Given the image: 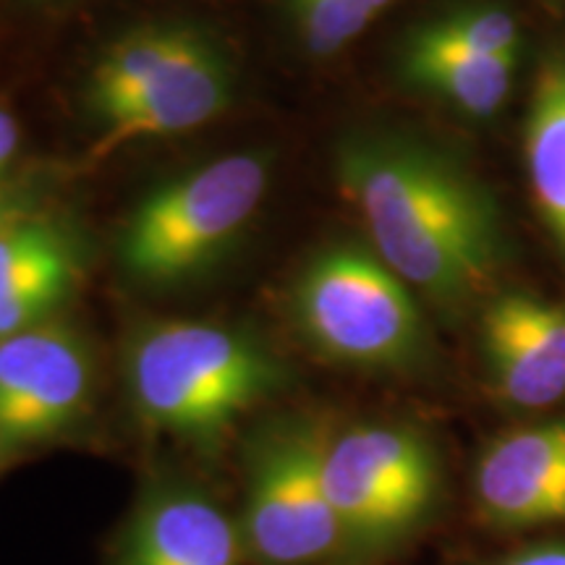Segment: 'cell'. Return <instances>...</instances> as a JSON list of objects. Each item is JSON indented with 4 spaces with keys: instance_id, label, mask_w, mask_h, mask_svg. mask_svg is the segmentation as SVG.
<instances>
[{
    "instance_id": "cell-12",
    "label": "cell",
    "mask_w": 565,
    "mask_h": 565,
    "mask_svg": "<svg viewBox=\"0 0 565 565\" xmlns=\"http://www.w3.org/2000/svg\"><path fill=\"white\" fill-rule=\"evenodd\" d=\"M74 275V254L58 231L11 223L0 231V341L47 322Z\"/></svg>"
},
{
    "instance_id": "cell-6",
    "label": "cell",
    "mask_w": 565,
    "mask_h": 565,
    "mask_svg": "<svg viewBox=\"0 0 565 565\" xmlns=\"http://www.w3.org/2000/svg\"><path fill=\"white\" fill-rule=\"evenodd\" d=\"M324 487L343 545L380 547L406 536L437 500V458L408 427L359 424L330 437Z\"/></svg>"
},
{
    "instance_id": "cell-9",
    "label": "cell",
    "mask_w": 565,
    "mask_h": 565,
    "mask_svg": "<svg viewBox=\"0 0 565 565\" xmlns=\"http://www.w3.org/2000/svg\"><path fill=\"white\" fill-rule=\"evenodd\" d=\"M482 353L508 404H557L565 398V307L526 294L500 296L482 317Z\"/></svg>"
},
{
    "instance_id": "cell-5",
    "label": "cell",
    "mask_w": 565,
    "mask_h": 565,
    "mask_svg": "<svg viewBox=\"0 0 565 565\" xmlns=\"http://www.w3.org/2000/svg\"><path fill=\"white\" fill-rule=\"evenodd\" d=\"M328 433L309 422L282 424L254 445L238 515L246 561L307 565L343 545L324 487Z\"/></svg>"
},
{
    "instance_id": "cell-15",
    "label": "cell",
    "mask_w": 565,
    "mask_h": 565,
    "mask_svg": "<svg viewBox=\"0 0 565 565\" xmlns=\"http://www.w3.org/2000/svg\"><path fill=\"white\" fill-rule=\"evenodd\" d=\"M524 139L536 210L565 252V61L550 63L540 74Z\"/></svg>"
},
{
    "instance_id": "cell-7",
    "label": "cell",
    "mask_w": 565,
    "mask_h": 565,
    "mask_svg": "<svg viewBox=\"0 0 565 565\" xmlns=\"http://www.w3.org/2000/svg\"><path fill=\"white\" fill-rule=\"evenodd\" d=\"M95 364L87 343L66 324L0 341V454L47 443L84 414Z\"/></svg>"
},
{
    "instance_id": "cell-20",
    "label": "cell",
    "mask_w": 565,
    "mask_h": 565,
    "mask_svg": "<svg viewBox=\"0 0 565 565\" xmlns=\"http://www.w3.org/2000/svg\"><path fill=\"white\" fill-rule=\"evenodd\" d=\"M11 223H17V210L11 207L9 200H3V196H0V231L9 228Z\"/></svg>"
},
{
    "instance_id": "cell-19",
    "label": "cell",
    "mask_w": 565,
    "mask_h": 565,
    "mask_svg": "<svg viewBox=\"0 0 565 565\" xmlns=\"http://www.w3.org/2000/svg\"><path fill=\"white\" fill-rule=\"evenodd\" d=\"M19 145H21L19 121L9 110L0 108V173L11 166L13 158H17Z\"/></svg>"
},
{
    "instance_id": "cell-4",
    "label": "cell",
    "mask_w": 565,
    "mask_h": 565,
    "mask_svg": "<svg viewBox=\"0 0 565 565\" xmlns=\"http://www.w3.org/2000/svg\"><path fill=\"white\" fill-rule=\"evenodd\" d=\"M270 186V160L231 152L145 196L126 223L124 267L145 282L200 273L252 221Z\"/></svg>"
},
{
    "instance_id": "cell-11",
    "label": "cell",
    "mask_w": 565,
    "mask_h": 565,
    "mask_svg": "<svg viewBox=\"0 0 565 565\" xmlns=\"http://www.w3.org/2000/svg\"><path fill=\"white\" fill-rule=\"evenodd\" d=\"M233 76L221 53L196 34L189 51L168 66L145 92L103 126V147L150 137H173L215 121L228 108Z\"/></svg>"
},
{
    "instance_id": "cell-8",
    "label": "cell",
    "mask_w": 565,
    "mask_h": 565,
    "mask_svg": "<svg viewBox=\"0 0 565 565\" xmlns=\"http://www.w3.org/2000/svg\"><path fill=\"white\" fill-rule=\"evenodd\" d=\"M479 511L500 529L565 524V419L492 440L475 469Z\"/></svg>"
},
{
    "instance_id": "cell-18",
    "label": "cell",
    "mask_w": 565,
    "mask_h": 565,
    "mask_svg": "<svg viewBox=\"0 0 565 565\" xmlns=\"http://www.w3.org/2000/svg\"><path fill=\"white\" fill-rule=\"evenodd\" d=\"M492 565H565V542H547V545H532L505 555L503 561Z\"/></svg>"
},
{
    "instance_id": "cell-14",
    "label": "cell",
    "mask_w": 565,
    "mask_h": 565,
    "mask_svg": "<svg viewBox=\"0 0 565 565\" xmlns=\"http://www.w3.org/2000/svg\"><path fill=\"white\" fill-rule=\"evenodd\" d=\"M194 40L196 32L183 26H141L105 47L87 89L97 121L105 124L121 113L162 71L173 66Z\"/></svg>"
},
{
    "instance_id": "cell-16",
    "label": "cell",
    "mask_w": 565,
    "mask_h": 565,
    "mask_svg": "<svg viewBox=\"0 0 565 565\" xmlns=\"http://www.w3.org/2000/svg\"><path fill=\"white\" fill-rule=\"evenodd\" d=\"M414 34L440 42V45L461 47L490 58H519L521 30L515 19L500 6H469L424 21Z\"/></svg>"
},
{
    "instance_id": "cell-2",
    "label": "cell",
    "mask_w": 565,
    "mask_h": 565,
    "mask_svg": "<svg viewBox=\"0 0 565 565\" xmlns=\"http://www.w3.org/2000/svg\"><path fill=\"white\" fill-rule=\"evenodd\" d=\"M126 387L158 433L212 443L282 383V366L242 330L204 320L141 324L126 345Z\"/></svg>"
},
{
    "instance_id": "cell-3",
    "label": "cell",
    "mask_w": 565,
    "mask_h": 565,
    "mask_svg": "<svg viewBox=\"0 0 565 565\" xmlns=\"http://www.w3.org/2000/svg\"><path fill=\"white\" fill-rule=\"evenodd\" d=\"M294 312L303 338L335 362L398 370L427 345V324L412 288L377 254L330 246L301 273Z\"/></svg>"
},
{
    "instance_id": "cell-1",
    "label": "cell",
    "mask_w": 565,
    "mask_h": 565,
    "mask_svg": "<svg viewBox=\"0 0 565 565\" xmlns=\"http://www.w3.org/2000/svg\"><path fill=\"white\" fill-rule=\"evenodd\" d=\"M335 175L372 236L374 254L443 307H461L503 263V225L490 192L427 141L359 131L341 141Z\"/></svg>"
},
{
    "instance_id": "cell-10",
    "label": "cell",
    "mask_w": 565,
    "mask_h": 565,
    "mask_svg": "<svg viewBox=\"0 0 565 565\" xmlns=\"http://www.w3.org/2000/svg\"><path fill=\"white\" fill-rule=\"evenodd\" d=\"M238 519L181 482L150 487L121 534L118 565H242Z\"/></svg>"
},
{
    "instance_id": "cell-17",
    "label": "cell",
    "mask_w": 565,
    "mask_h": 565,
    "mask_svg": "<svg viewBox=\"0 0 565 565\" xmlns=\"http://www.w3.org/2000/svg\"><path fill=\"white\" fill-rule=\"evenodd\" d=\"M286 3L303 51L317 58L338 55L377 19L362 0H286Z\"/></svg>"
},
{
    "instance_id": "cell-13",
    "label": "cell",
    "mask_w": 565,
    "mask_h": 565,
    "mask_svg": "<svg viewBox=\"0 0 565 565\" xmlns=\"http://www.w3.org/2000/svg\"><path fill=\"white\" fill-rule=\"evenodd\" d=\"M515 61L440 45L412 32L401 53V71L416 87L466 116L490 118L511 95Z\"/></svg>"
},
{
    "instance_id": "cell-21",
    "label": "cell",
    "mask_w": 565,
    "mask_h": 565,
    "mask_svg": "<svg viewBox=\"0 0 565 565\" xmlns=\"http://www.w3.org/2000/svg\"><path fill=\"white\" fill-rule=\"evenodd\" d=\"M362 3L374 13V17H380V13H383L385 9H391L395 0H362Z\"/></svg>"
}]
</instances>
